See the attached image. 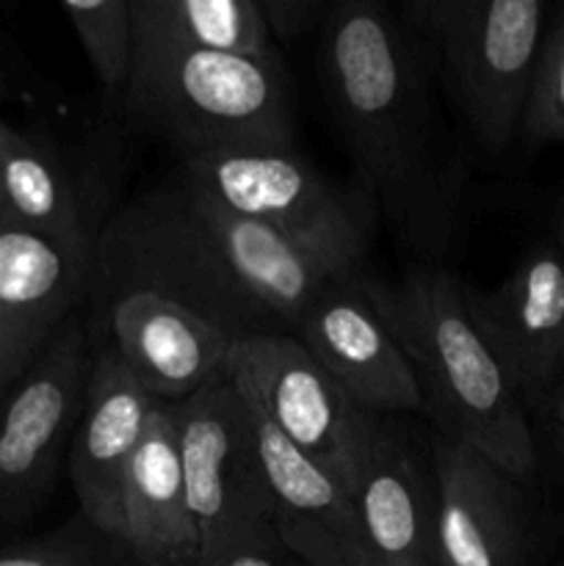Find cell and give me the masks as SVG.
Wrapping results in <instances>:
<instances>
[{
	"mask_svg": "<svg viewBox=\"0 0 564 566\" xmlns=\"http://www.w3.org/2000/svg\"><path fill=\"white\" fill-rule=\"evenodd\" d=\"M318 64L354 166L396 235L440 258L459 230L468 164L448 130L424 39L379 0H332Z\"/></svg>",
	"mask_w": 564,
	"mask_h": 566,
	"instance_id": "obj_1",
	"label": "cell"
},
{
	"mask_svg": "<svg viewBox=\"0 0 564 566\" xmlns=\"http://www.w3.org/2000/svg\"><path fill=\"white\" fill-rule=\"evenodd\" d=\"M332 280L291 241L232 213L186 175L138 193L100 224L92 291L103 304L155 293L230 337L293 335Z\"/></svg>",
	"mask_w": 564,
	"mask_h": 566,
	"instance_id": "obj_2",
	"label": "cell"
},
{
	"mask_svg": "<svg viewBox=\"0 0 564 566\" xmlns=\"http://www.w3.org/2000/svg\"><path fill=\"white\" fill-rule=\"evenodd\" d=\"M370 304L407 354L424 412L440 434L484 453L512 479L536 470V446L525 403L476 329L462 282L440 269L409 271L396 285L365 276Z\"/></svg>",
	"mask_w": 564,
	"mask_h": 566,
	"instance_id": "obj_3",
	"label": "cell"
},
{
	"mask_svg": "<svg viewBox=\"0 0 564 566\" xmlns=\"http://www.w3.org/2000/svg\"><path fill=\"white\" fill-rule=\"evenodd\" d=\"M122 108L182 160L291 149V83L282 59L138 44Z\"/></svg>",
	"mask_w": 564,
	"mask_h": 566,
	"instance_id": "obj_4",
	"label": "cell"
},
{
	"mask_svg": "<svg viewBox=\"0 0 564 566\" xmlns=\"http://www.w3.org/2000/svg\"><path fill=\"white\" fill-rule=\"evenodd\" d=\"M479 147L501 153L523 127L547 28L542 0H415L398 9Z\"/></svg>",
	"mask_w": 564,
	"mask_h": 566,
	"instance_id": "obj_5",
	"label": "cell"
},
{
	"mask_svg": "<svg viewBox=\"0 0 564 566\" xmlns=\"http://www.w3.org/2000/svg\"><path fill=\"white\" fill-rule=\"evenodd\" d=\"M169 407L199 558L232 547H285L274 528L252 403L227 370Z\"/></svg>",
	"mask_w": 564,
	"mask_h": 566,
	"instance_id": "obj_6",
	"label": "cell"
},
{
	"mask_svg": "<svg viewBox=\"0 0 564 566\" xmlns=\"http://www.w3.org/2000/svg\"><path fill=\"white\" fill-rule=\"evenodd\" d=\"M180 171L227 210L274 230L335 276L365 274L368 216L293 149L182 160Z\"/></svg>",
	"mask_w": 564,
	"mask_h": 566,
	"instance_id": "obj_7",
	"label": "cell"
},
{
	"mask_svg": "<svg viewBox=\"0 0 564 566\" xmlns=\"http://www.w3.org/2000/svg\"><path fill=\"white\" fill-rule=\"evenodd\" d=\"M227 376L304 457L354 495L382 415L359 407L293 335H254L236 340Z\"/></svg>",
	"mask_w": 564,
	"mask_h": 566,
	"instance_id": "obj_8",
	"label": "cell"
},
{
	"mask_svg": "<svg viewBox=\"0 0 564 566\" xmlns=\"http://www.w3.org/2000/svg\"><path fill=\"white\" fill-rule=\"evenodd\" d=\"M92 357V332L77 313L0 401V531L31 523L48 503L70 453Z\"/></svg>",
	"mask_w": 564,
	"mask_h": 566,
	"instance_id": "obj_9",
	"label": "cell"
},
{
	"mask_svg": "<svg viewBox=\"0 0 564 566\" xmlns=\"http://www.w3.org/2000/svg\"><path fill=\"white\" fill-rule=\"evenodd\" d=\"M476 329L520 401H545L564 357V254L536 241L492 291L462 282Z\"/></svg>",
	"mask_w": 564,
	"mask_h": 566,
	"instance_id": "obj_10",
	"label": "cell"
},
{
	"mask_svg": "<svg viewBox=\"0 0 564 566\" xmlns=\"http://www.w3.org/2000/svg\"><path fill=\"white\" fill-rule=\"evenodd\" d=\"M365 276L332 280L299 321L296 337L315 363L368 412H424L407 354L370 304Z\"/></svg>",
	"mask_w": 564,
	"mask_h": 566,
	"instance_id": "obj_11",
	"label": "cell"
},
{
	"mask_svg": "<svg viewBox=\"0 0 564 566\" xmlns=\"http://www.w3.org/2000/svg\"><path fill=\"white\" fill-rule=\"evenodd\" d=\"M94 254L0 230V401L92 293Z\"/></svg>",
	"mask_w": 564,
	"mask_h": 566,
	"instance_id": "obj_12",
	"label": "cell"
},
{
	"mask_svg": "<svg viewBox=\"0 0 564 566\" xmlns=\"http://www.w3.org/2000/svg\"><path fill=\"white\" fill-rule=\"evenodd\" d=\"M437 566H523L525 520L518 479L476 448L431 442Z\"/></svg>",
	"mask_w": 564,
	"mask_h": 566,
	"instance_id": "obj_13",
	"label": "cell"
},
{
	"mask_svg": "<svg viewBox=\"0 0 564 566\" xmlns=\"http://www.w3.org/2000/svg\"><path fill=\"white\" fill-rule=\"evenodd\" d=\"M158 407L160 401L149 396L111 343L94 348L66 468L77 512L111 536H116L119 525L122 475L149 431Z\"/></svg>",
	"mask_w": 564,
	"mask_h": 566,
	"instance_id": "obj_14",
	"label": "cell"
},
{
	"mask_svg": "<svg viewBox=\"0 0 564 566\" xmlns=\"http://www.w3.org/2000/svg\"><path fill=\"white\" fill-rule=\"evenodd\" d=\"M252 415L274 506V528L285 551L304 566H357L370 562L352 492L285 440L254 403Z\"/></svg>",
	"mask_w": 564,
	"mask_h": 566,
	"instance_id": "obj_15",
	"label": "cell"
},
{
	"mask_svg": "<svg viewBox=\"0 0 564 566\" xmlns=\"http://www.w3.org/2000/svg\"><path fill=\"white\" fill-rule=\"evenodd\" d=\"M103 313L108 343L155 401H186L224 370L230 337L169 298L122 293Z\"/></svg>",
	"mask_w": 564,
	"mask_h": 566,
	"instance_id": "obj_16",
	"label": "cell"
},
{
	"mask_svg": "<svg viewBox=\"0 0 564 566\" xmlns=\"http://www.w3.org/2000/svg\"><path fill=\"white\" fill-rule=\"evenodd\" d=\"M116 539L138 566H194L199 562V531L188 506L169 403L155 409L149 431L122 475Z\"/></svg>",
	"mask_w": 564,
	"mask_h": 566,
	"instance_id": "obj_17",
	"label": "cell"
},
{
	"mask_svg": "<svg viewBox=\"0 0 564 566\" xmlns=\"http://www.w3.org/2000/svg\"><path fill=\"white\" fill-rule=\"evenodd\" d=\"M354 506L376 566H437L435 481L385 420L354 484Z\"/></svg>",
	"mask_w": 564,
	"mask_h": 566,
	"instance_id": "obj_18",
	"label": "cell"
},
{
	"mask_svg": "<svg viewBox=\"0 0 564 566\" xmlns=\"http://www.w3.org/2000/svg\"><path fill=\"white\" fill-rule=\"evenodd\" d=\"M0 230L48 238L92 252L100 224L64 158L42 138L0 119Z\"/></svg>",
	"mask_w": 564,
	"mask_h": 566,
	"instance_id": "obj_19",
	"label": "cell"
},
{
	"mask_svg": "<svg viewBox=\"0 0 564 566\" xmlns=\"http://www.w3.org/2000/svg\"><path fill=\"white\" fill-rule=\"evenodd\" d=\"M138 44L282 59L258 0H130Z\"/></svg>",
	"mask_w": 564,
	"mask_h": 566,
	"instance_id": "obj_20",
	"label": "cell"
},
{
	"mask_svg": "<svg viewBox=\"0 0 564 566\" xmlns=\"http://www.w3.org/2000/svg\"><path fill=\"white\" fill-rule=\"evenodd\" d=\"M61 11L75 31L103 94L122 103L138 50L130 0H66Z\"/></svg>",
	"mask_w": 564,
	"mask_h": 566,
	"instance_id": "obj_21",
	"label": "cell"
},
{
	"mask_svg": "<svg viewBox=\"0 0 564 566\" xmlns=\"http://www.w3.org/2000/svg\"><path fill=\"white\" fill-rule=\"evenodd\" d=\"M0 566H138L125 545L81 512L33 539L0 547Z\"/></svg>",
	"mask_w": 564,
	"mask_h": 566,
	"instance_id": "obj_22",
	"label": "cell"
},
{
	"mask_svg": "<svg viewBox=\"0 0 564 566\" xmlns=\"http://www.w3.org/2000/svg\"><path fill=\"white\" fill-rule=\"evenodd\" d=\"M520 133L529 144H564V6L547 20Z\"/></svg>",
	"mask_w": 564,
	"mask_h": 566,
	"instance_id": "obj_23",
	"label": "cell"
},
{
	"mask_svg": "<svg viewBox=\"0 0 564 566\" xmlns=\"http://www.w3.org/2000/svg\"><path fill=\"white\" fill-rule=\"evenodd\" d=\"M330 3L332 0H258L260 14L276 48L318 28L330 11Z\"/></svg>",
	"mask_w": 564,
	"mask_h": 566,
	"instance_id": "obj_24",
	"label": "cell"
},
{
	"mask_svg": "<svg viewBox=\"0 0 564 566\" xmlns=\"http://www.w3.org/2000/svg\"><path fill=\"white\" fill-rule=\"evenodd\" d=\"M194 566H304L285 547H232V551L202 556Z\"/></svg>",
	"mask_w": 564,
	"mask_h": 566,
	"instance_id": "obj_25",
	"label": "cell"
},
{
	"mask_svg": "<svg viewBox=\"0 0 564 566\" xmlns=\"http://www.w3.org/2000/svg\"><path fill=\"white\" fill-rule=\"evenodd\" d=\"M547 398H551L553 418H556V423L564 429V357H562V365H558V374L556 379H553V387L551 392H547Z\"/></svg>",
	"mask_w": 564,
	"mask_h": 566,
	"instance_id": "obj_26",
	"label": "cell"
},
{
	"mask_svg": "<svg viewBox=\"0 0 564 566\" xmlns=\"http://www.w3.org/2000/svg\"><path fill=\"white\" fill-rule=\"evenodd\" d=\"M553 243H556L558 252L564 254V205L558 208L556 221H553Z\"/></svg>",
	"mask_w": 564,
	"mask_h": 566,
	"instance_id": "obj_27",
	"label": "cell"
},
{
	"mask_svg": "<svg viewBox=\"0 0 564 566\" xmlns=\"http://www.w3.org/2000/svg\"><path fill=\"white\" fill-rule=\"evenodd\" d=\"M562 451H564V429H562Z\"/></svg>",
	"mask_w": 564,
	"mask_h": 566,
	"instance_id": "obj_28",
	"label": "cell"
}]
</instances>
